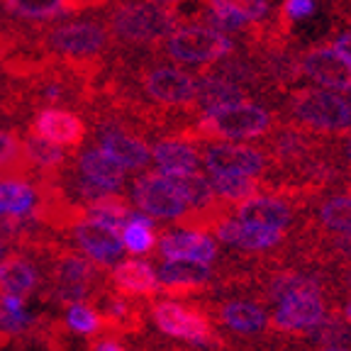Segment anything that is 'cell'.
<instances>
[{"instance_id": "6da1fadb", "label": "cell", "mask_w": 351, "mask_h": 351, "mask_svg": "<svg viewBox=\"0 0 351 351\" xmlns=\"http://www.w3.org/2000/svg\"><path fill=\"white\" fill-rule=\"evenodd\" d=\"M22 47H34L42 54L88 66L108 64L117 51L108 25L98 17L59 20L51 25H29V27L25 25Z\"/></svg>"}, {"instance_id": "7a4b0ae2", "label": "cell", "mask_w": 351, "mask_h": 351, "mask_svg": "<svg viewBox=\"0 0 351 351\" xmlns=\"http://www.w3.org/2000/svg\"><path fill=\"white\" fill-rule=\"evenodd\" d=\"M108 25L112 42L122 49H156V44L176 29L164 5L152 0H110Z\"/></svg>"}, {"instance_id": "3957f363", "label": "cell", "mask_w": 351, "mask_h": 351, "mask_svg": "<svg viewBox=\"0 0 351 351\" xmlns=\"http://www.w3.org/2000/svg\"><path fill=\"white\" fill-rule=\"evenodd\" d=\"M288 112L295 125L324 134L351 130V98L329 88H300L291 95Z\"/></svg>"}, {"instance_id": "277c9868", "label": "cell", "mask_w": 351, "mask_h": 351, "mask_svg": "<svg viewBox=\"0 0 351 351\" xmlns=\"http://www.w3.org/2000/svg\"><path fill=\"white\" fill-rule=\"evenodd\" d=\"M271 127H274V117L269 110L241 100V103L203 112L195 122L193 134L203 139H258Z\"/></svg>"}, {"instance_id": "5b68a950", "label": "cell", "mask_w": 351, "mask_h": 351, "mask_svg": "<svg viewBox=\"0 0 351 351\" xmlns=\"http://www.w3.org/2000/svg\"><path fill=\"white\" fill-rule=\"evenodd\" d=\"M156 49L178 64L205 66L230 56L234 51V42L215 27L193 25V27H176L169 37L156 44Z\"/></svg>"}, {"instance_id": "8992f818", "label": "cell", "mask_w": 351, "mask_h": 351, "mask_svg": "<svg viewBox=\"0 0 351 351\" xmlns=\"http://www.w3.org/2000/svg\"><path fill=\"white\" fill-rule=\"evenodd\" d=\"M132 200L152 219L183 222L191 215L181 193L176 191L171 178L161 171H149V173L137 176L132 183Z\"/></svg>"}, {"instance_id": "52a82bcc", "label": "cell", "mask_w": 351, "mask_h": 351, "mask_svg": "<svg viewBox=\"0 0 351 351\" xmlns=\"http://www.w3.org/2000/svg\"><path fill=\"white\" fill-rule=\"evenodd\" d=\"M152 317L156 327L164 335L173 337V339L191 341V344H210L213 341V327H210L208 317L200 315L197 310L181 305L176 300H161L154 305Z\"/></svg>"}, {"instance_id": "ba28073f", "label": "cell", "mask_w": 351, "mask_h": 351, "mask_svg": "<svg viewBox=\"0 0 351 351\" xmlns=\"http://www.w3.org/2000/svg\"><path fill=\"white\" fill-rule=\"evenodd\" d=\"M95 283V266L86 254H64L51 274V298L59 302H81L90 295Z\"/></svg>"}, {"instance_id": "9c48e42d", "label": "cell", "mask_w": 351, "mask_h": 351, "mask_svg": "<svg viewBox=\"0 0 351 351\" xmlns=\"http://www.w3.org/2000/svg\"><path fill=\"white\" fill-rule=\"evenodd\" d=\"M200 161L210 171V176H258L269 166V156L261 149L244 144H208Z\"/></svg>"}, {"instance_id": "30bf717a", "label": "cell", "mask_w": 351, "mask_h": 351, "mask_svg": "<svg viewBox=\"0 0 351 351\" xmlns=\"http://www.w3.org/2000/svg\"><path fill=\"white\" fill-rule=\"evenodd\" d=\"M327 315L322 293L315 288L285 293L278 298V307L274 313V327L280 332H307Z\"/></svg>"}, {"instance_id": "8fae6325", "label": "cell", "mask_w": 351, "mask_h": 351, "mask_svg": "<svg viewBox=\"0 0 351 351\" xmlns=\"http://www.w3.org/2000/svg\"><path fill=\"white\" fill-rule=\"evenodd\" d=\"M39 193L25 176L0 178V227L3 232H17L27 219L37 215Z\"/></svg>"}, {"instance_id": "7c38bea8", "label": "cell", "mask_w": 351, "mask_h": 351, "mask_svg": "<svg viewBox=\"0 0 351 351\" xmlns=\"http://www.w3.org/2000/svg\"><path fill=\"white\" fill-rule=\"evenodd\" d=\"M29 130L37 132L39 137L59 144V147L76 152L86 142L88 120L78 115V112H73V110L42 108L34 112L32 122H29Z\"/></svg>"}, {"instance_id": "4fadbf2b", "label": "cell", "mask_w": 351, "mask_h": 351, "mask_svg": "<svg viewBox=\"0 0 351 351\" xmlns=\"http://www.w3.org/2000/svg\"><path fill=\"white\" fill-rule=\"evenodd\" d=\"M73 239H76L81 254H86L95 266H115L125 254L120 230H112V227L83 217V215L73 225Z\"/></svg>"}, {"instance_id": "5bb4252c", "label": "cell", "mask_w": 351, "mask_h": 351, "mask_svg": "<svg viewBox=\"0 0 351 351\" xmlns=\"http://www.w3.org/2000/svg\"><path fill=\"white\" fill-rule=\"evenodd\" d=\"M300 69L319 88L351 93V66L335 51V47L310 49L300 61Z\"/></svg>"}, {"instance_id": "9a60e30c", "label": "cell", "mask_w": 351, "mask_h": 351, "mask_svg": "<svg viewBox=\"0 0 351 351\" xmlns=\"http://www.w3.org/2000/svg\"><path fill=\"white\" fill-rule=\"evenodd\" d=\"M215 234H217L219 241H225L230 247H239L244 252H269V249L278 247L283 241V230L252 225V222H241L237 217L217 222Z\"/></svg>"}, {"instance_id": "2e32d148", "label": "cell", "mask_w": 351, "mask_h": 351, "mask_svg": "<svg viewBox=\"0 0 351 351\" xmlns=\"http://www.w3.org/2000/svg\"><path fill=\"white\" fill-rule=\"evenodd\" d=\"M73 171L81 173L83 178H88L93 186L103 188L105 193H117L125 186V169L112 156H108L100 147L83 149L81 154H76Z\"/></svg>"}, {"instance_id": "e0dca14e", "label": "cell", "mask_w": 351, "mask_h": 351, "mask_svg": "<svg viewBox=\"0 0 351 351\" xmlns=\"http://www.w3.org/2000/svg\"><path fill=\"white\" fill-rule=\"evenodd\" d=\"M159 241V256L164 258H193V261L213 263L217 256V244L210 234L200 230L166 232Z\"/></svg>"}, {"instance_id": "ac0fdd59", "label": "cell", "mask_w": 351, "mask_h": 351, "mask_svg": "<svg viewBox=\"0 0 351 351\" xmlns=\"http://www.w3.org/2000/svg\"><path fill=\"white\" fill-rule=\"evenodd\" d=\"M234 217L241 222H252V225L263 227H276V230H285L293 222V210L291 205L280 200L276 195H254L244 203L237 205Z\"/></svg>"}, {"instance_id": "d6986e66", "label": "cell", "mask_w": 351, "mask_h": 351, "mask_svg": "<svg viewBox=\"0 0 351 351\" xmlns=\"http://www.w3.org/2000/svg\"><path fill=\"white\" fill-rule=\"evenodd\" d=\"M152 159L161 173H193V171H200L203 164L200 152L183 137L159 139L152 149Z\"/></svg>"}, {"instance_id": "ffe728a7", "label": "cell", "mask_w": 351, "mask_h": 351, "mask_svg": "<svg viewBox=\"0 0 351 351\" xmlns=\"http://www.w3.org/2000/svg\"><path fill=\"white\" fill-rule=\"evenodd\" d=\"M112 285L122 295H154L159 291V278L156 271L142 258H130V261H117L112 266V276H110Z\"/></svg>"}, {"instance_id": "44dd1931", "label": "cell", "mask_w": 351, "mask_h": 351, "mask_svg": "<svg viewBox=\"0 0 351 351\" xmlns=\"http://www.w3.org/2000/svg\"><path fill=\"white\" fill-rule=\"evenodd\" d=\"M22 149H25V161H27L29 171H37L39 178L56 176L69 164V156H66L64 147L39 137L37 132L32 130H27L22 134Z\"/></svg>"}, {"instance_id": "7402d4cb", "label": "cell", "mask_w": 351, "mask_h": 351, "mask_svg": "<svg viewBox=\"0 0 351 351\" xmlns=\"http://www.w3.org/2000/svg\"><path fill=\"white\" fill-rule=\"evenodd\" d=\"M210 276H213L210 263L193 261V258H166L161 263V269L156 271L159 285L176 293L200 288L203 283H208Z\"/></svg>"}, {"instance_id": "603a6c76", "label": "cell", "mask_w": 351, "mask_h": 351, "mask_svg": "<svg viewBox=\"0 0 351 351\" xmlns=\"http://www.w3.org/2000/svg\"><path fill=\"white\" fill-rule=\"evenodd\" d=\"M76 12V0H0V15H10L25 22L56 20Z\"/></svg>"}, {"instance_id": "cb8c5ba5", "label": "cell", "mask_w": 351, "mask_h": 351, "mask_svg": "<svg viewBox=\"0 0 351 351\" xmlns=\"http://www.w3.org/2000/svg\"><path fill=\"white\" fill-rule=\"evenodd\" d=\"M241 100H247V93L232 78L219 76V73H208V76L197 78L195 108H200V112L225 108V105L232 103H241Z\"/></svg>"}, {"instance_id": "d4e9b609", "label": "cell", "mask_w": 351, "mask_h": 351, "mask_svg": "<svg viewBox=\"0 0 351 351\" xmlns=\"http://www.w3.org/2000/svg\"><path fill=\"white\" fill-rule=\"evenodd\" d=\"M39 271L25 256H5L0 261V295L27 298L37 288Z\"/></svg>"}, {"instance_id": "484cf974", "label": "cell", "mask_w": 351, "mask_h": 351, "mask_svg": "<svg viewBox=\"0 0 351 351\" xmlns=\"http://www.w3.org/2000/svg\"><path fill=\"white\" fill-rule=\"evenodd\" d=\"M219 319L237 335H261L266 329V322H269V317H266L261 307L247 300L225 302L222 310H219Z\"/></svg>"}, {"instance_id": "4316f807", "label": "cell", "mask_w": 351, "mask_h": 351, "mask_svg": "<svg viewBox=\"0 0 351 351\" xmlns=\"http://www.w3.org/2000/svg\"><path fill=\"white\" fill-rule=\"evenodd\" d=\"M122 247L125 252L134 254V256H144L154 249L156 244V234H154V219L142 210H130L127 222L120 230Z\"/></svg>"}, {"instance_id": "83f0119b", "label": "cell", "mask_w": 351, "mask_h": 351, "mask_svg": "<svg viewBox=\"0 0 351 351\" xmlns=\"http://www.w3.org/2000/svg\"><path fill=\"white\" fill-rule=\"evenodd\" d=\"M210 186H213L217 200H225V203H232V205H239V203H244V200H249V197L261 193V183H258L254 176L213 173Z\"/></svg>"}, {"instance_id": "f1b7e54d", "label": "cell", "mask_w": 351, "mask_h": 351, "mask_svg": "<svg viewBox=\"0 0 351 351\" xmlns=\"http://www.w3.org/2000/svg\"><path fill=\"white\" fill-rule=\"evenodd\" d=\"M29 173L22 149V134L17 130H0V178Z\"/></svg>"}, {"instance_id": "f546056e", "label": "cell", "mask_w": 351, "mask_h": 351, "mask_svg": "<svg viewBox=\"0 0 351 351\" xmlns=\"http://www.w3.org/2000/svg\"><path fill=\"white\" fill-rule=\"evenodd\" d=\"M310 149H313L310 139L293 130L280 132V134H276L271 139V152H274V156L280 164H291V166L310 164Z\"/></svg>"}, {"instance_id": "4dcf8cb0", "label": "cell", "mask_w": 351, "mask_h": 351, "mask_svg": "<svg viewBox=\"0 0 351 351\" xmlns=\"http://www.w3.org/2000/svg\"><path fill=\"white\" fill-rule=\"evenodd\" d=\"M34 324V317L25 307V298L0 295V332L3 335H25Z\"/></svg>"}, {"instance_id": "1f68e13d", "label": "cell", "mask_w": 351, "mask_h": 351, "mask_svg": "<svg viewBox=\"0 0 351 351\" xmlns=\"http://www.w3.org/2000/svg\"><path fill=\"white\" fill-rule=\"evenodd\" d=\"M130 205L125 203V197H120L117 193H110L98 203L86 205L83 210V217H90L95 222H103V225L112 227V230H122V225L127 222V215H130Z\"/></svg>"}, {"instance_id": "d6a6232c", "label": "cell", "mask_w": 351, "mask_h": 351, "mask_svg": "<svg viewBox=\"0 0 351 351\" xmlns=\"http://www.w3.org/2000/svg\"><path fill=\"white\" fill-rule=\"evenodd\" d=\"M319 225L329 232H351V195H335L317 210Z\"/></svg>"}, {"instance_id": "836d02e7", "label": "cell", "mask_w": 351, "mask_h": 351, "mask_svg": "<svg viewBox=\"0 0 351 351\" xmlns=\"http://www.w3.org/2000/svg\"><path fill=\"white\" fill-rule=\"evenodd\" d=\"M169 17L173 20V25H208L210 15H213V8H210V0H171L169 5H164Z\"/></svg>"}, {"instance_id": "e575fe53", "label": "cell", "mask_w": 351, "mask_h": 351, "mask_svg": "<svg viewBox=\"0 0 351 351\" xmlns=\"http://www.w3.org/2000/svg\"><path fill=\"white\" fill-rule=\"evenodd\" d=\"M210 8L239 17L241 22H258L269 15V0H210Z\"/></svg>"}, {"instance_id": "d590c367", "label": "cell", "mask_w": 351, "mask_h": 351, "mask_svg": "<svg viewBox=\"0 0 351 351\" xmlns=\"http://www.w3.org/2000/svg\"><path fill=\"white\" fill-rule=\"evenodd\" d=\"M66 324L71 332L76 335H98L100 327H103V315L95 310V307L86 305V302H71L69 310H66Z\"/></svg>"}, {"instance_id": "8d00e7d4", "label": "cell", "mask_w": 351, "mask_h": 351, "mask_svg": "<svg viewBox=\"0 0 351 351\" xmlns=\"http://www.w3.org/2000/svg\"><path fill=\"white\" fill-rule=\"evenodd\" d=\"M302 288H315V291H319V280L307 274H298V271H291V274H276L274 278L269 280V295L274 298V300L283 298L285 293L302 291Z\"/></svg>"}, {"instance_id": "74e56055", "label": "cell", "mask_w": 351, "mask_h": 351, "mask_svg": "<svg viewBox=\"0 0 351 351\" xmlns=\"http://www.w3.org/2000/svg\"><path fill=\"white\" fill-rule=\"evenodd\" d=\"M315 10H317V0H285V5H283V15L293 22L305 20V17H310Z\"/></svg>"}, {"instance_id": "f35d334b", "label": "cell", "mask_w": 351, "mask_h": 351, "mask_svg": "<svg viewBox=\"0 0 351 351\" xmlns=\"http://www.w3.org/2000/svg\"><path fill=\"white\" fill-rule=\"evenodd\" d=\"M105 317L115 319V322H125L132 317V310L127 305V300L122 295H110L105 300Z\"/></svg>"}, {"instance_id": "ab89813d", "label": "cell", "mask_w": 351, "mask_h": 351, "mask_svg": "<svg viewBox=\"0 0 351 351\" xmlns=\"http://www.w3.org/2000/svg\"><path fill=\"white\" fill-rule=\"evenodd\" d=\"M327 249L344 261H351V232H339V234L335 232V237L327 241Z\"/></svg>"}, {"instance_id": "60d3db41", "label": "cell", "mask_w": 351, "mask_h": 351, "mask_svg": "<svg viewBox=\"0 0 351 351\" xmlns=\"http://www.w3.org/2000/svg\"><path fill=\"white\" fill-rule=\"evenodd\" d=\"M335 51L351 66V32H341L335 39Z\"/></svg>"}, {"instance_id": "b9f144b4", "label": "cell", "mask_w": 351, "mask_h": 351, "mask_svg": "<svg viewBox=\"0 0 351 351\" xmlns=\"http://www.w3.org/2000/svg\"><path fill=\"white\" fill-rule=\"evenodd\" d=\"M93 351H125V349L112 339H100V341H95Z\"/></svg>"}, {"instance_id": "7bdbcfd3", "label": "cell", "mask_w": 351, "mask_h": 351, "mask_svg": "<svg viewBox=\"0 0 351 351\" xmlns=\"http://www.w3.org/2000/svg\"><path fill=\"white\" fill-rule=\"evenodd\" d=\"M339 283H341V285H344L346 291H349V293H351V261H349V263H346L344 269H341V271H339Z\"/></svg>"}, {"instance_id": "ee69618b", "label": "cell", "mask_w": 351, "mask_h": 351, "mask_svg": "<svg viewBox=\"0 0 351 351\" xmlns=\"http://www.w3.org/2000/svg\"><path fill=\"white\" fill-rule=\"evenodd\" d=\"M319 351H351L349 346H341V344H327V346H322Z\"/></svg>"}, {"instance_id": "f6af8a7d", "label": "cell", "mask_w": 351, "mask_h": 351, "mask_svg": "<svg viewBox=\"0 0 351 351\" xmlns=\"http://www.w3.org/2000/svg\"><path fill=\"white\" fill-rule=\"evenodd\" d=\"M8 256V244L3 241V232H0V261Z\"/></svg>"}, {"instance_id": "bcb514c9", "label": "cell", "mask_w": 351, "mask_h": 351, "mask_svg": "<svg viewBox=\"0 0 351 351\" xmlns=\"http://www.w3.org/2000/svg\"><path fill=\"white\" fill-rule=\"evenodd\" d=\"M344 319H346V322L351 324V302H349V305L344 307Z\"/></svg>"}, {"instance_id": "7dc6e473", "label": "cell", "mask_w": 351, "mask_h": 351, "mask_svg": "<svg viewBox=\"0 0 351 351\" xmlns=\"http://www.w3.org/2000/svg\"><path fill=\"white\" fill-rule=\"evenodd\" d=\"M346 159H349V164H351V137L346 139Z\"/></svg>"}]
</instances>
